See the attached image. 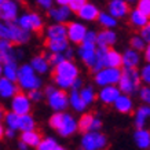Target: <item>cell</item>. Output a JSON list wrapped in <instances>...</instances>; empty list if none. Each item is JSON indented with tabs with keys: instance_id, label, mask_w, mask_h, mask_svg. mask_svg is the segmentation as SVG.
<instances>
[{
	"instance_id": "1",
	"label": "cell",
	"mask_w": 150,
	"mask_h": 150,
	"mask_svg": "<svg viewBox=\"0 0 150 150\" xmlns=\"http://www.w3.org/2000/svg\"><path fill=\"white\" fill-rule=\"evenodd\" d=\"M54 86L61 90H70L76 79L80 77V69L73 59H64L58 65L52 66Z\"/></svg>"
},
{
	"instance_id": "2",
	"label": "cell",
	"mask_w": 150,
	"mask_h": 150,
	"mask_svg": "<svg viewBox=\"0 0 150 150\" xmlns=\"http://www.w3.org/2000/svg\"><path fill=\"white\" fill-rule=\"evenodd\" d=\"M48 125L61 138L73 137L79 131L77 118L68 112H54L48 120Z\"/></svg>"
},
{
	"instance_id": "3",
	"label": "cell",
	"mask_w": 150,
	"mask_h": 150,
	"mask_svg": "<svg viewBox=\"0 0 150 150\" xmlns=\"http://www.w3.org/2000/svg\"><path fill=\"white\" fill-rule=\"evenodd\" d=\"M32 33L23 30L15 22H6L0 19V40H7L15 46H23L30 40Z\"/></svg>"
},
{
	"instance_id": "4",
	"label": "cell",
	"mask_w": 150,
	"mask_h": 150,
	"mask_svg": "<svg viewBox=\"0 0 150 150\" xmlns=\"http://www.w3.org/2000/svg\"><path fill=\"white\" fill-rule=\"evenodd\" d=\"M17 86L19 90L25 92H29L32 90H39L43 87V80L32 69L29 64H23L18 66V73H17Z\"/></svg>"
},
{
	"instance_id": "5",
	"label": "cell",
	"mask_w": 150,
	"mask_h": 150,
	"mask_svg": "<svg viewBox=\"0 0 150 150\" xmlns=\"http://www.w3.org/2000/svg\"><path fill=\"white\" fill-rule=\"evenodd\" d=\"M46 102L52 112H66L69 108L68 92L55 86H47L43 90Z\"/></svg>"
},
{
	"instance_id": "6",
	"label": "cell",
	"mask_w": 150,
	"mask_h": 150,
	"mask_svg": "<svg viewBox=\"0 0 150 150\" xmlns=\"http://www.w3.org/2000/svg\"><path fill=\"white\" fill-rule=\"evenodd\" d=\"M142 86L138 69H121V76L117 83V87L121 94L134 95L137 94L138 88Z\"/></svg>"
},
{
	"instance_id": "7",
	"label": "cell",
	"mask_w": 150,
	"mask_h": 150,
	"mask_svg": "<svg viewBox=\"0 0 150 150\" xmlns=\"http://www.w3.org/2000/svg\"><path fill=\"white\" fill-rule=\"evenodd\" d=\"M108 143V137L102 131H86L80 139L81 150H105Z\"/></svg>"
},
{
	"instance_id": "8",
	"label": "cell",
	"mask_w": 150,
	"mask_h": 150,
	"mask_svg": "<svg viewBox=\"0 0 150 150\" xmlns=\"http://www.w3.org/2000/svg\"><path fill=\"white\" fill-rule=\"evenodd\" d=\"M15 23L19 28H22L23 30L29 33L33 32H40L43 26H44V19L39 13L35 11H29V13H23L18 15V18L15 19Z\"/></svg>"
},
{
	"instance_id": "9",
	"label": "cell",
	"mask_w": 150,
	"mask_h": 150,
	"mask_svg": "<svg viewBox=\"0 0 150 150\" xmlns=\"http://www.w3.org/2000/svg\"><path fill=\"white\" fill-rule=\"evenodd\" d=\"M121 76V68H102L94 72V83L98 87L117 86Z\"/></svg>"
},
{
	"instance_id": "10",
	"label": "cell",
	"mask_w": 150,
	"mask_h": 150,
	"mask_svg": "<svg viewBox=\"0 0 150 150\" xmlns=\"http://www.w3.org/2000/svg\"><path fill=\"white\" fill-rule=\"evenodd\" d=\"M32 106H33L32 100L29 99L26 92L18 91L10 99V112L18 114V116L30 113L32 112Z\"/></svg>"
},
{
	"instance_id": "11",
	"label": "cell",
	"mask_w": 150,
	"mask_h": 150,
	"mask_svg": "<svg viewBox=\"0 0 150 150\" xmlns=\"http://www.w3.org/2000/svg\"><path fill=\"white\" fill-rule=\"evenodd\" d=\"M79 59L86 65L88 69H92L94 62H95L96 54V44L95 43H88V41H81L76 50Z\"/></svg>"
},
{
	"instance_id": "12",
	"label": "cell",
	"mask_w": 150,
	"mask_h": 150,
	"mask_svg": "<svg viewBox=\"0 0 150 150\" xmlns=\"http://www.w3.org/2000/svg\"><path fill=\"white\" fill-rule=\"evenodd\" d=\"M87 26L83 22H79V21H72L70 23L66 25V39H68L69 43L72 44H80L83 40H84V36L87 33Z\"/></svg>"
},
{
	"instance_id": "13",
	"label": "cell",
	"mask_w": 150,
	"mask_h": 150,
	"mask_svg": "<svg viewBox=\"0 0 150 150\" xmlns=\"http://www.w3.org/2000/svg\"><path fill=\"white\" fill-rule=\"evenodd\" d=\"M79 131L86 132V131H100V128L103 125L102 120H100L96 114L92 113H81V117L77 120Z\"/></svg>"
},
{
	"instance_id": "14",
	"label": "cell",
	"mask_w": 150,
	"mask_h": 150,
	"mask_svg": "<svg viewBox=\"0 0 150 150\" xmlns=\"http://www.w3.org/2000/svg\"><path fill=\"white\" fill-rule=\"evenodd\" d=\"M19 15V3L17 0H4L0 6V19L6 22H15Z\"/></svg>"
},
{
	"instance_id": "15",
	"label": "cell",
	"mask_w": 150,
	"mask_h": 150,
	"mask_svg": "<svg viewBox=\"0 0 150 150\" xmlns=\"http://www.w3.org/2000/svg\"><path fill=\"white\" fill-rule=\"evenodd\" d=\"M23 57L22 50L14 48V44L7 40H0V64L7 61H17Z\"/></svg>"
},
{
	"instance_id": "16",
	"label": "cell",
	"mask_w": 150,
	"mask_h": 150,
	"mask_svg": "<svg viewBox=\"0 0 150 150\" xmlns=\"http://www.w3.org/2000/svg\"><path fill=\"white\" fill-rule=\"evenodd\" d=\"M120 94L121 92H120L117 86L99 87V91L96 92V99L99 100L102 105H105V106H112Z\"/></svg>"
},
{
	"instance_id": "17",
	"label": "cell",
	"mask_w": 150,
	"mask_h": 150,
	"mask_svg": "<svg viewBox=\"0 0 150 150\" xmlns=\"http://www.w3.org/2000/svg\"><path fill=\"white\" fill-rule=\"evenodd\" d=\"M142 62V54L134 48H127L121 52V68L123 69H138Z\"/></svg>"
},
{
	"instance_id": "18",
	"label": "cell",
	"mask_w": 150,
	"mask_h": 150,
	"mask_svg": "<svg viewBox=\"0 0 150 150\" xmlns=\"http://www.w3.org/2000/svg\"><path fill=\"white\" fill-rule=\"evenodd\" d=\"M108 13L116 19L125 18L129 13V4L125 0H110L108 3Z\"/></svg>"
},
{
	"instance_id": "19",
	"label": "cell",
	"mask_w": 150,
	"mask_h": 150,
	"mask_svg": "<svg viewBox=\"0 0 150 150\" xmlns=\"http://www.w3.org/2000/svg\"><path fill=\"white\" fill-rule=\"evenodd\" d=\"M117 41V33L113 29H102L100 32H96L95 44L99 48H112Z\"/></svg>"
},
{
	"instance_id": "20",
	"label": "cell",
	"mask_w": 150,
	"mask_h": 150,
	"mask_svg": "<svg viewBox=\"0 0 150 150\" xmlns=\"http://www.w3.org/2000/svg\"><path fill=\"white\" fill-rule=\"evenodd\" d=\"M118 113L121 114H131L135 109V102L132 99L131 95H125V94H120L117 96V99L114 100V103L112 105Z\"/></svg>"
},
{
	"instance_id": "21",
	"label": "cell",
	"mask_w": 150,
	"mask_h": 150,
	"mask_svg": "<svg viewBox=\"0 0 150 150\" xmlns=\"http://www.w3.org/2000/svg\"><path fill=\"white\" fill-rule=\"evenodd\" d=\"M102 64L103 68H121V52L114 48H103Z\"/></svg>"
},
{
	"instance_id": "22",
	"label": "cell",
	"mask_w": 150,
	"mask_h": 150,
	"mask_svg": "<svg viewBox=\"0 0 150 150\" xmlns=\"http://www.w3.org/2000/svg\"><path fill=\"white\" fill-rule=\"evenodd\" d=\"M134 127L135 129L138 128H146L147 123H149L150 117V106L149 105H143L138 106L137 109H134Z\"/></svg>"
},
{
	"instance_id": "23",
	"label": "cell",
	"mask_w": 150,
	"mask_h": 150,
	"mask_svg": "<svg viewBox=\"0 0 150 150\" xmlns=\"http://www.w3.org/2000/svg\"><path fill=\"white\" fill-rule=\"evenodd\" d=\"M72 11L68 6H58V7H51L48 10V17L57 23H66L72 17Z\"/></svg>"
},
{
	"instance_id": "24",
	"label": "cell",
	"mask_w": 150,
	"mask_h": 150,
	"mask_svg": "<svg viewBox=\"0 0 150 150\" xmlns=\"http://www.w3.org/2000/svg\"><path fill=\"white\" fill-rule=\"evenodd\" d=\"M18 91L19 88L15 81H11L3 76L0 77V99L10 100Z\"/></svg>"
},
{
	"instance_id": "25",
	"label": "cell",
	"mask_w": 150,
	"mask_h": 150,
	"mask_svg": "<svg viewBox=\"0 0 150 150\" xmlns=\"http://www.w3.org/2000/svg\"><path fill=\"white\" fill-rule=\"evenodd\" d=\"M29 65L32 66V69L35 72L39 74V76H43V74H47V73L50 72L51 69V65L48 62V59H47L46 55H35L32 59H30V62Z\"/></svg>"
},
{
	"instance_id": "26",
	"label": "cell",
	"mask_w": 150,
	"mask_h": 150,
	"mask_svg": "<svg viewBox=\"0 0 150 150\" xmlns=\"http://www.w3.org/2000/svg\"><path fill=\"white\" fill-rule=\"evenodd\" d=\"M98 14H99V8H98L94 3H90V1H87L86 4L83 6L81 8L77 11L79 18L81 19V21H84V22H92V21H96Z\"/></svg>"
},
{
	"instance_id": "27",
	"label": "cell",
	"mask_w": 150,
	"mask_h": 150,
	"mask_svg": "<svg viewBox=\"0 0 150 150\" xmlns=\"http://www.w3.org/2000/svg\"><path fill=\"white\" fill-rule=\"evenodd\" d=\"M68 102H69V108L74 112V113H86L87 106L83 99L80 98V94H79L77 90H70V94H68Z\"/></svg>"
},
{
	"instance_id": "28",
	"label": "cell",
	"mask_w": 150,
	"mask_h": 150,
	"mask_svg": "<svg viewBox=\"0 0 150 150\" xmlns=\"http://www.w3.org/2000/svg\"><path fill=\"white\" fill-rule=\"evenodd\" d=\"M69 41L68 39H46V48L48 54H64L68 50Z\"/></svg>"
},
{
	"instance_id": "29",
	"label": "cell",
	"mask_w": 150,
	"mask_h": 150,
	"mask_svg": "<svg viewBox=\"0 0 150 150\" xmlns=\"http://www.w3.org/2000/svg\"><path fill=\"white\" fill-rule=\"evenodd\" d=\"M134 142L138 149L147 150L150 147V131L147 128H138L134 132Z\"/></svg>"
},
{
	"instance_id": "30",
	"label": "cell",
	"mask_w": 150,
	"mask_h": 150,
	"mask_svg": "<svg viewBox=\"0 0 150 150\" xmlns=\"http://www.w3.org/2000/svg\"><path fill=\"white\" fill-rule=\"evenodd\" d=\"M41 138H43V135H41L37 129H30V131L21 132V135H19V141L23 142L28 147H35V149H36V146L40 143Z\"/></svg>"
},
{
	"instance_id": "31",
	"label": "cell",
	"mask_w": 150,
	"mask_h": 150,
	"mask_svg": "<svg viewBox=\"0 0 150 150\" xmlns=\"http://www.w3.org/2000/svg\"><path fill=\"white\" fill-rule=\"evenodd\" d=\"M46 39H66V25L65 23H51L46 28Z\"/></svg>"
},
{
	"instance_id": "32",
	"label": "cell",
	"mask_w": 150,
	"mask_h": 150,
	"mask_svg": "<svg viewBox=\"0 0 150 150\" xmlns=\"http://www.w3.org/2000/svg\"><path fill=\"white\" fill-rule=\"evenodd\" d=\"M128 18H129V23H131L132 28L135 29H141V28L146 26L149 23V17L145 15L143 13H141L139 10L134 8V10H129L128 13Z\"/></svg>"
},
{
	"instance_id": "33",
	"label": "cell",
	"mask_w": 150,
	"mask_h": 150,
	"mask_svg": "<svg viewBox=\"0 0 150 150\" xmlns=\"http://www.w3.org/2000/svg\"><path fill=\"white\" fill-rule=\"evenodd\" d=\"M36 129V120L30 113L18 116V131H30Z\"/></svg>"
},
{
	"instance_id": "34",
	"label": "cell",
	"mask_w": 150,
	"mask_h": 150,
	"mask_svg": "<svg viewBox=\"0 0 150 150\" xmlns=\"http://www.w3.org/2000/svg\"><path fill=\"white\" fill-rule=\"evenodd\" d=\"M1 70H3V77L8 79L11 81L17 80V73H18V62L17 61H7L1 64Z\"/></svg>"
},
{
	"instance_id": "35",
	"label": "cell",
	"mask_w": 150,
	"mask_h": 150,
	"mask_svg": "<svg viewBox=\"0 0 150 150\" xmlns=\"http://www.w3.org/2000/svg\"><path fill=\"white\" fill-rule=\"evenodd\" d=\"M79 94H80V98L87 106L94 105V102L96 100V91L92 86H83L79 90Z\"/></svg>"
},
{
	"instance_id": "36",
	"label": "cell",
	"mask_w": 150,
	"mask_h": 150,
	"mask_svg": "<svg viewBox=\"0 0 150 150\" xmlns=\"http://www.w3.org/2000/svg\"><path fill=\"white\" fill-rule=\"evenodd\" d=\"M96 21H98V23L103 29H114V28L117 26V19L114 18V17H112L108 11H99Z\"/></svg>"
},
{
	"instance_id": "37",
	"label": "cell",
	"mask_w": 150,
	"mask_h": 150,
	"mask_svg": "<svg viewBox=\"0 0 150 150\" xmlns=\"http://www.w3.org/2000/svg\"><path fill=\"white\" fill-rule=\"evenodd\" d=\"M59 146L58 141L52 137H43L40 143L36 146V150H57Z\"/></svg>"
},
{
	"instance_id": "38",
	"label": "cell",
	"mask_w": 150,
	"mask_h": 150,
	"mask_svg": "<svg viewBox=\"0 0 150 150\" xmlns=\"http://www.w3.org/2000/svg\"><path fill=\"white\" fill-rule=\"evenodd\" d=\"M4 127L8 129H14V131H18V114L13 113V112H7L4 113Z\"/></svg>"
},
{
	"instance_id": "39",
	"label": "cell",
	"mask_w": 150,
	"mask_h": 150,
	"mask_svg": "<svg viewBox=\"0 0 150 150\" xmlns=\"http://www.w3.org/2000/svg\"><path fill=\"white\" fill-rule=\"evenodd\" d=\"M129 46H131V48H134V50H137V51H139V52H142V51L146 48L147 43H146V41L143 40L139 35H135V36L131 37V40H129Z\"/></svg>"
},
{
	"instance_id": "40",
	"label": "cell",
	"mask_w": 150,
	"mask_h": 150,
	"mask_svg": "<svg viewBox=\"0 0 150 150\" xmlns=\"http://www.w3.org/2000/svg\"><path fill=\"white\" fill-rule=\"evenodd\" d=\"M138 98L143 105H149L150 103V87L149 86H141L138 88Z\"/></svg>"
},
{
	"instance_id": "41",
	"label": "cell",
	"mask_w": 150,
	"mask_h": 150,
	"mask_svg": "<svg viewBox=\"0 0 150 150\" xmlns=\"http://www.w3.org/2000/svg\"><path fill=\"white\" fill-rule=\"evenodd\" d=\"M138 73H139V77H141L142 84L149 86V83H150V65H149V62L146 65H143V66L138 70Z\"/></svg>"
},
{
	"instance_id": "42",
	"label": "cell",
	"mask_w": 150,
	"mask_h": 150,
	"mask_svg": "<svg viewBox=\"0 0 150 150\" xmlns=\"http://www.w3.org/2000/svg\"><path fill=\"white\" fill-rule=\"evenodd\" d=\"M29 99L32 100V103H36V102H41L44 99V94H43V90L39 88V90H32V91L26 92Z\"/></svg>"
},
{
	"instance_id": "43",
	"label": "cell",
	"mask_w": 150,
	"mask_h": 150,
	"mask_svg": "<svg viewBox=\"0 0 150 150\" xmlns=\"http://www.w3.org/2000/svg\"><path fill=\"white\" fill-rule=\"evenodd\" d=\"M137 10L150 17V0H137Z\"/></svg>"
},
{
	"instance_id": "44",
	"label": "cell",
	"mask_w": 150,
	"mask_h": 150,
	"mask_svg": "<svg viewBox=\"0 0 150 150\" xmlns=\"http://www.w3.org/2000/svg\"><path fill=\"white\" fill-rule=\"evenodd\" d=\"M87 1H88V0H69L68 7L70 8V11H72V13H77L79 10H80L83 6L86 4Z\"/></svg>"
},
{
	"instance_id": "45",
	"label": "cell",
	"mask_w": 150,
	"mask_h": 150,
	"mask_svg": "<svg viewBox=\"0 0 150 150\" xmlns=\"http://www.w3.org/2000/svg\"><path fill=\"white\" fill-rule=\"evenodd\" d=\"M47 59H48V62H50L51 66H55V65H58L59 62H62L65 59V55L64 54H48L46 55Z\"/></svg>"
},
{
	"instance_id": "46",
	"label": "cell",
	"mask_w": 150,
	"mask_h": 150,
	"mask_svg": "<svg viewBox=\"0 0 150 150\" xmlns=\"http://www.w3.org/2000/svg\"><path fill=\"white\" fill-rule=\"evenodd\" d=\"M141 32H139V36L143 39V40L149 44V41H150V23H147L146 26H143V28H141L139 29Z\"/></svg>"
},
{
	"instance_id": "47",
	"label": "cell",
	"mask_w": 150,
	"mask_h": 150,
	"mask_svg": "<svg viewBox=\"0 0 150 150\" xmlns=\"http://www.w3.org/2000/svg\"><path fill=\"white\" fill-rule=\"evenodd\" d=\"M36 4L41 10H47L48 11L52 7V4H54V0H36Z\"/></svg>"
},
{
	"instance_id": "48",
	"label": "cell",
	"mask_w": 150,
	"mask_h": 150,
	"mask_svg": "<svg viewBox=\"0 0 150 150\" xmlns=\"http://www.w3.org/2000/svg\"><path fill=\"white\" fill-rule=\"evenodd\" d=\"M83 41H88V43H95L96 41V32L95 30H87L86 36H84V40Z\"/></svg>"
},
{
	"instance_id": "49",
	"label": "cell",
	"mask_w": 150,
	"mask_h": 150,
	"mask_svg": "<svg viewBox=\"0 0 150 150\" xmlns=\"http://www.w3.org/2000/svg\"><path fill=\"white\" fill-rule=\"evenodd\" d=\"M74 54H76V51L73 50L72 47L69 46L68 47V50L64 52V55H65V59H73V57H74Z\"/></svg>"
},
{
	"instance_id": "50",
	"label": "cell",
	"mask_w": 150,
	"mask_h": 150,
	"mask_svg": "<svg viewBox=\"0 0 150 150\" xmlns=\"http://www.w3.org/2000/svg\"><path fill=\"white\" fill-rule=\"evenodd\" d=\"M81 87H83V80L79 77V79H76V80H74V83H73V86H72V88H70V90H77V91H79Z\"/></svg>"
},
{
	"instance_id": "51",
	"label": "cell",
	"mask_w": 150,
	"mask_h": 150,
	"mask_svg": "<svg viewBox=\"0 0 150 150\" xmlns=\"http://www.w3.org/2000/svg\"><path fill=\"white\" fill-rule=\"evenodd\" d=\"M15 134H17V131H14V129H8V128H6L4 129V137L8 138V139L15 138Z\"/></svg>"
},
{
	"instance_id": "52",
	"label": "cell",
	"mask_w": 150,
	"mask_h": 150,
	"mask_svg": "<svg viewBox=\"0 0 150 150\" xmlns=\"http://www.w3.org/2000/svg\"><path fill=\"white\" fill-rule=\"evenodd\" d=\"M142 58H145V61H147V62L150 61V47H149V44H147L146 48L143 50V57H142Z\"/></svg>"
},
{
	"instance_id": "53",
	"label": "cell",
	"mask_w": 150,
	"mask_h": 150,
	"mask_svg": "<svg viewBox=\"0 0 150 150\" xmlns=\"http://www.w3.org/2000/svg\"><path fill=\"white\" fill-rule=\"evenodd\" d=\"M54 3H57L58 6H68L69 0H54Z\"/></svg>"
},
{
	"instance_id": "54",
	"label": "cell",
	"mask_w": 150,
	"mask_h": 150,
	"mask_svg": "<svg viewBox=\"0 0 150 150\" xmlns=\"http://www.w3.org/2000/svg\"><path fill=\"white\" fill-rule=\"evenodd\" d=\"M18 150H29V147H28V146L25 145L23 142L19 141V142H18Z\"/></svg>"
},
{
	"instance_id": "55",
	"label": "cell",
	"mask_w": 150,
	"mask_h": 150,
	"mask_svg": "<svg viewBox=\"0 0 150 150\" xmlns=\"http://www.w3.org/2000/svg\"><path fill=\"white\" fill-rule=\"evenodd\" d=\"M4 129H6L4 125H3V124H1V121H0V141L4 138Z\"/></svg>"
},
{
	"instance_id": "56",
	"label": "cell",
	"mask_w": 150,
	"mask_h": 150,
	"mask_svg": "<svg viewBox=\"0 0 150 150\" xmlns=\"http://www.w3.org/2000/svg\"><path fill=\"white\" fill-rule=\"evenodd\" d=\"M4 109H3V108H1V106H0V121H1V120H3V117H4Z\"/></svg>"
},
{
	"instance_id": "57",
	"label": "cell",
	"mask_w": 150,
	"mask_h": 150,
	"mask_svg": "<svg viewBox=\"0 0 150 150\" xmlns=\"http://www.w3.org/2000/svg\"><path fill=\"white\" fill-rule=\"evenodd\" d=\"M57 150H68V149H65L64 146H61V145H59L58 147H57Z\"/></svg>"
},
{
	"instance_id": "58",
	"label": "cell",
	"mask_w": 150,
	"mask_h": 150,
	"mask_svg": "<svg viewBox=\"0 0 150 150\" xmlns=\"http://www.w3.org/2000/svg\"><path fill=\"white\" fill-rule=\"evenodd\" d=\"M125 1H127L128 4H129V3H137V0H125Z\"/></svg>"
},
{
	"instance_id": "59",
	"label": "cell",
	"mask_w": 150,
	"mask_h": 150,
	"mask_svg": "<svg viewBox=\"0 0 150 150\" xmlns=\"http://www.w3.org/2000/svg\"><path fill=\"white\" fill-rule=\"evenodd\" d=\"M3 76V70H1V64H0V77Z\"/></svg>"
},
{
	"instance_id": "60",
	"label": "cell",
	"mask_w": 150,
	"mask_h": 150,
	"mask_svg": "<svg viewBox=\"0 0 150 150\" xmlns=\"http://www.w3.org/2000/svg\"><path fill=\"white\" fill-rule=\"evenodd\" d=\"M3 1H4V0H0V6H1V3H3Z\"/></svg>"
}]
</instances>
